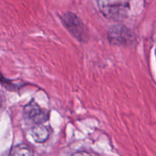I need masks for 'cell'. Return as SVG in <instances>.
Here are the masks:
<instances>
[{"label":"cell","instance_id":"obj_1","mask_svg":"<svg viewBox=\"0 0 156 156\" xmlns=\"http://www.w3.org/2000/svg\"><path fill=\"white\" fill-rule=\"evenodd\" d=\"M101 12L108 19L120 21L127 16L129 5L125 0H98Z\"/></svg>","mask_w":156,"mask_h":156},{"label":"cell","instance_id":"obj_2","mask_svg":"<svg viewBox=\"0 0 156 156\" xmlns=\"http://www.w3.org/2000/svg\"><path fill=\"white\" fill-rule=\"evenodd\" d=\"M107 37L111 45L132 47L136 44V36L131 29L121 24L112 25L107 33Z\"/></svg>","mask_w":156,"mask_h":156},{"label":"cell","instance_id":"obj_3","mask_svg":"<svg viewBox=\"0 0 156 156\" xmlns=\"http://www.w3.org/2000/svg\"><path fill=\"white\" fill-rule=\"evenodd\" d=\"M61 19L64 27L79 42H86L88 41V28L76 14L66 12L62 15Z\"/></svg>","mask_w":156,"mask_h":156},{"label":"cell","instance_id":"obj_4","mask_svg":"<svg viewBox=\"0 0 156 156\" xmlns=\"http://www.w3.org/2000/svg\"><path fill=\"white\" fill-rule=\"evenodd\" d=\"M24 114L26 118L35 125L43 124L47 122L50 117L47 111L43 109L34 100H32L24 108Z\"/></svg>","mask_w":156,"mask_h":156},{"label":"cell","instance_id":"obj_5","mask_svg":"<svg viewBox=\"0 0 156 156\" xmlns=\"http://www.w3.org/2000/svg\"><path fill=\"white\" fill-rule=\"evenodd\" d=\"M30 135L34 142L37 143H44L50 137V131L47 126L43 124H37L31 129Z\"/></svg>","mask_w":156,"mask_h":156},{"label":"cell","instance_id":"obj_6","mask_svg":"<svg viewBox=\"0 0 156 156\" xmlns=\"http://www.w3.org/2000/svg\"><path fill=\"white\" fill-rule=\"evenodd\" d=\"M9 156H34V151L27 145L20 144L11 150Z\"/></svg>","mask_w":156,"mask_h":156},{"label":"cell","instance_id":"obj_7","mask_svg":"<svg viewBox=\"0 0 156 156\" xmlns=\"http://www.w3.org/2000/svg\"><path fill=\"white\" fill-rule=\"evenodd\" d=\"M72 156H91V155L85 151H80V152H75Z\"/></svg>","mask_w":156,"mask_h":156},{"label":"cell","instance_id":"obj_8","mask_svg":"<svg viewBox=\"0 0 156 156\" xmlns=\"http://www.w3.org/2000/svg\"><path fill=\"white\" fill-rule=\"evenodd\" d=\"M2 103H3V97H2V95H1V94H0V108L2 107Z\"/></svg>","mask_w":156,"mask_h":156}]
</instances>
